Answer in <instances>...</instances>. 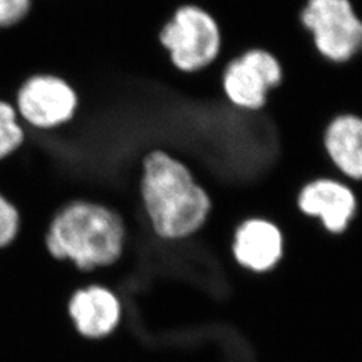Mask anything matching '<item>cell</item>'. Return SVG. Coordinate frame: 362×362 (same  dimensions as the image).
<instances>
[{"label":"cell","mask_w":362,"mask_h":362,"mask_svg":"<svg viewBox=\"0 0 362 362\" xmlns=\"http://www.w3.org/2000/svg\"><path fill=\"white\" fill-rule=\"evenodd\" d=\"M129 240L127 220L115 208L89 199H74L47 224L45 248L55 262L71 264L85 275L117 264Z\"/></svg>","instance_id":"obj_2"},{"label":"cell","mask_w":362,"mask_h":362,"mask_svg":"<svg viewBox=\"0 0 362 362\" xmlns=\"http://www.w3.org/2000/svg\"><path fill=\"white\" fill-rule=\"evenodd\" d=\"M157 40L169 65L181 74H196L214 65L223 47L219 22L194 3L179 4L160 27Z\"/></svg>","instance_id":"obj_3"},{"label":"cell","mask_w":362,"mask_h":362,"mask_svg":"<svg viewBox=\"0 0 362 362\" xmlns=\"http://www.w3.org/2000/svg\"><path fill=\"white\" fill-rule=\"evenodd\" d=\"M284 79L276 57L264 49H248L228 61L221 71V90L230 104L247 112H258L270 91Z\"/></svg>","instance_id":"obj_6"},{"label":"cell","mask_w":362,"mask_h":362,"mask_svg":"<svg viewBox=\"0 0 362 362\" xmlns=\"http://www.w3.org/2000/svg\"><path fill=\"white\" fill-rule=\"evenodd\" d=\"M66 314L81 338L103 341L113 336L121 326L124 303L110 286L90 282L70 294Z\"/></svg>","instance_id":"obj_7"},{"label":"cell","mask_w":362,"mask_h":362,"mask_svg":"<svg viewBox=\"0 0 362 362\" xmlns=\"http://www.w3.org/2000/svg\"><path fill=\"white\" fill-rule=\"evenodd\" d=\"M33 0H0V30L22 23L31 13Z\"/></svg>","instance_id":"obj_13"},{"label":"cell","mask_w":362,"mask_h":362,"mask_svg":"<svg viewBox=\"0 0 362 362\" xmlns=\"http://www.w3.org/2000/svg\"><path fill=\"white\" fill-rule=\"evenodd\" d=\"M297 207L303 215L320 220L327 233L338 235L349 226L356 214L357 202L345 182L317 179L299 191Z\"/></svg>","instance_id":"obj_8"},{"label":"cell","mask_w":362,"mask_h":362,"mask_svg":"<svg viewBox=\"0 0 362 362\" xmlns=\"http://www.w3.org/2000/svg\"><path fill=\"white\" fill-rule=\"evenodd\" d=\"M13 104L28 132L49 133L74 121L79 113L81 98L66 78L39 71L18 85Z\"/></svg>","instance_id":"obj_5"},{"label":"cell","mask_w":362,"mask_h":362,"mask_svg":"<svg viewBox=\"0 0 362 362\" xmlns=\"http://www.w3.org/2000/svg\"><path fill=\"white\" fill-rule=\"evenodd\" d=\"M144 220L160 242H182L207 221L211 200L181 160L163 149L144 155L139 177Z\"/></svg>","instance_id":"obj_1"},{"label":"cell","mask_w":362,"mask_h":362,"mask_svg":"<svg viewBox=\"0 0 362 362\" xmlns=\"http://www.w3.org/2000/svg\"><path fill=\"white\" fill-rule=\"evenodd\" d=\"M233 257L248 272H270L282 258L284 236L269 220H245L233 233Z\"/></svg>","instance_id":"obj_9"},{"label":"cell","mask_w":362,"mask_h":362,"mask_svg":"<svg viewBox=\"0 0 362 362\" xmlns=\"http://www.w3.org/2000/svg\"><path fill=\"white\" fill-rule=\"evenodd\" d=\"M299 22L330 64H346L362 52V18L351 0H306Z\"/></svg>","instance_id":"obj_4"},{"label":"cell","mask_w":362,"mask_h":362,"mask_svg":"<svg viewBox=\"0 0 362 362\" xmlns=\"http://www.w3.org/2000/svg\"><path fill=\"white\" fill-rule=\"evenodd\" d=\"M325 151L345 181H362V118L341 115L325 130Z\"/></svg>","instance_id":"obj_10"},{"label":"cell","mask_w":362,"mask_h":362,"mask_svg":"<svg viewBox=\"0 0 362 362\" xmlns=\"http://www.w3.org/2000/svg\"><path fill=\"white\" fill-rule=\"evenodd\" d=\"M22 228V215L13 202L0 192V251L13 246Z\"/></svg>","instance_id":"obj_12"},{"label":"cell","mask_w":362,"mask_h":362,"mask_svg":"<svg viewBox=\"0 0 362 362\" xmlns=\"http://www.w3.org/2000/svg\"><path fill=\"white\" fill-rule=\"evenodd\" d=\"M28 141V130L21 122L13 101L0 98V163L16 155Z\"/></svg>","instance_id":"obj_11"}]
</instances>
